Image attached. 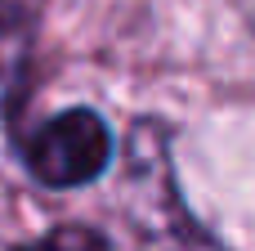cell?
I'll use <instances>...</instances> for the list:
<instances>
[{
    "mask_svg": "<svg viewBox=\"0 0 255 251\" xmlns=\"http://www.w3.org/2000/svg\"><path fill=\"white\" fill-rule=\"evenodd\" d=\"M18 251H112L94 229H85V225H63V229H54V234H45L40 243H27V247Z\"/></svg>",
    "mask_w": 255,
    "mask_h": 251,
    "instance_id": "cell-2",
    "label": "cell"
},
{
    "mask_svg": "<svg viewBox=\"0 0 255 251\" xmlns=\"http://www.w3.org/2000/svg\"><path fill=\"white\" fill-rule=\"evenodd\" d=\"M27 171L49 184V189H72V184H90L103 175V166L112 162V130L99 112L90 108H67L58 117H49L31 144L22 148Z\"/></svg>",
    "mask_w": 255,
    "mask_h": 251,
    "instance_id": "cell-1",
    "label": "cell"
}]
</instances>
